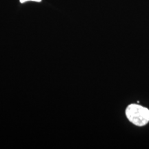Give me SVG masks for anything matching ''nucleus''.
Instances as JSON below:
<instances>
[{"label":"nucleus","mask_w":149,"mask_h":149,"mask_svg":"<svg viewBox=\"0 0 149 149\" xmlns=\"http://www.w3.org/2000/svg\"><path fill=\"white\" fill-rule=\"evenodd\" d=\"M126 115L130 122L143 126L149 122V110L137 104H130L126 109Z\"/></svg>","instance_id":"1"},{"label":"nucleus","mask_w":149,"mask_h":149,"mask_svg":"<svg viewBox=\"0 0 149 149\" xmlns=\"http://www.w3.org/2000/svg\"><path fill=\"white\" fill-rule=\"evenodd\" d=\"M36 1V2H41V1H42V0H19L20 3H24L26 2V1Z\"/></svg>","instance_id":"2"}]
</instances>
